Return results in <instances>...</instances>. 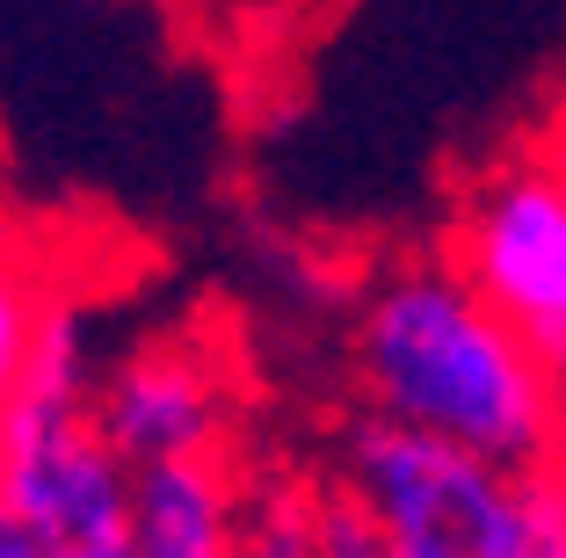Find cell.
<instances>
[{
	"label": "cell",
	"mask_w": 566,
	"mask_h": 558,
	"mask_svg": "<svg viewBox=\"0 0 566 558\" xmlns=\"http://www.w3.org/2000/svg\"><path fill=\"white\" fill-rule=\"evenodd\" d=\"M356 385L370 413L494 464L566 457V370L480 297L458 262H400L356 305Z\"/></svg>",
	"instance_id": "1"
},
{
	"label": "cell",
	"mask_w": 566,
	"mask_h": 558,
	"mask_svg": "<svg viewBox=\"0 0 566 558\" xmlns=\"http://www.w3.org/2000/svg\"><path fill=\"white\" fill-rule=\"evenodd\" d=\"M95 313L81 297H51L36 362L15 413L0 428V501L22 508L66 558H138L132 551V472L95 421L102 385Z\"/></svg>",
	"instance_id": "2"
},
{
	"label": "cell",
	"mask_w": 566,
	"mask_h": 558,
	"mask_svg": "<svg viewBox=\"0 0 566 558\" xmlns=\"http://www.w3.org/2000/svg\"><path fill=\"white\" fill-rule=\"evenodd\" d=\"M342 486L415 558H523V478L480 450L400 428L385 413L342 435Z\"/></svg>",
	"instance_id": "3"
},
{
	"label": "cell",
	"mask_w": 566,
	"mask_h": 558,
	"mask_svg": "<svg viewBox=\"0 0 566 558\" xmlns=\"http://www.w3.org/2000/svg\"><path fill=\"white\" fill-rule=\"evenodd\" d=\"M450 262L480 283L501 319H516L566 370V167L559 160H501L472 181Z\"/></svg>",
	"instance_id": "4"
},
{
	"label": "cell",
	"mask_w": 566,
	"mask_h": 558,
	"mask_svg": "<svg viewBox=\"0 0 566 558\" xmlns=\"http://www.w3.org/2000/svg\"><path fill=\"white\" fill-rule=\"evenodd\" d=\"M95 421L132 464L203 457L233 435V392L197 341H138L102 370Z\"/></svg>",
	"instance_id": "5"
},
{
	"label": "cell",
	"mask_w": 566,
	"mask_h": 558,
	"mask_svg": "<svg viewBox=\"0 0 566 558\" xmlns=\"http://www.w3.org/2000/svg\"><path fill=\"white\" fill-rule=\"evenodd\" d=\"M132 551L138 558H248V486L233 478L226 450L138 464Z\"/></svg>",
	"instance_id": "6"
},
{
	"label": "cell",
	"mask_w": 566,
	"mask_h": 558,
	"mask_svg": "<svg viewBox=\"0 0 566 558\" xmlns=\"http://www.w3.org/2000/svg\"><path fill=\"white\" fill-rule=\"evenodd\" d=\"M51 297H59V291H44V276H36L22 254H8V246H0V428H8L22 385H30L36 334H44Z\"/></svg>",
	"instance_id": "7"
},
{
	"label": "cell",
	"mask_w": 566,
	"mask_h": 558,
	"mask_svg": "<svg viewBox=\"0 0 566 558\" xmlns=\"http://www.w3.org/2000/svg\"><path fill=\"white\" fill-rule=\"evenodd\" d=\"M319 486L313 478H262L248 486V558H313Z\"/></svg>",
	"instance_id": "8"
},
{
	"label": "cell",
	"mask_w": 566,
	"mask_h": 558,
	"mask_svg": "<svg viewBox=\"0 0 566 558\" xmlns=\"http://www.w3.org/2000/svg\"><path fill=\"white\" fill-rule=\"evenodd\" d=\"M313 558H392V537L385 523L356 501L342 478L319 486V537H313Z\"/></svg>",
	"instance_id": "9"
},
{
	"label": "cell",
	"mask_w": 566,
	"mask_h": 558,
	"mask_svg": "<svg viewBox=\"0 0 566 558\" xmlns=\"http://www.w3.org/2000/svg\"><path fill=\"white\" fill-rule=\"evenodd\" d=\"M523 558H566V457L523 464Z\"/></svg>",
	"instance_id": "10"
},
{
	"label": "cell",
	"mask_w": 566,
	"mask_h": 558,
	"mask_svg": "<svg viewBox=\"0 0 566 558\" xmlns=\"http://www.w3.org/2000/svg\"><path fill=\"white\" fill-rule=\"evenodd\" d=\"M0 558H66V551H59V544H51L22 508H8V501H0Z\"/></svg>",
	"instance_id": "11"
},
{
	"label": "cell",
	"mask_w": 566,
	"mask_h": 558,
	"mask_svg": "<svg viewBox=\"0 0 566 558\" xmlns=\"http://www.w3.org/2000/svg\"><path fill=\"white\" fill-rule=\"evenodd\" d=\"M392 558H415V551H392Z\"/></svg>",
	"instance_id": "12"
}]
</instances>
